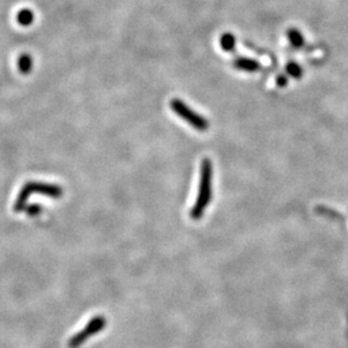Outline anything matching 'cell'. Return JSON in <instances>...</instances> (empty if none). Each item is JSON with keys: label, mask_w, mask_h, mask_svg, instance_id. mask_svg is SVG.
<instances>
[{"label": "cell", "mask_w": 348, "mask_h": 348, "mask_svg": "<svg viewBox=\"0 0 348 348\" xmlns=\"http://www.w3.org/2000/svg\"><path fill=\"white\" fill-rule=\"evenodd\" d=\"M170 108L174 113L184 119L185 122L197 131H207L209 129V121L201 116L196 112H194L192 108L183 102L181 99L175 98L170 102Z\"/></svg>", "instance_id": "3957f363"}, {"label": "cell", "mask_w": 348, "mask_h": 348, "mask_svg": "<svg viewBox=\"0 0 348 348\" xmlns=\"http://www.w3.org/2000/svg\"><path fill=\"white\" fill-rule=\"evenodd\" d=\"M33 69V59L29 54L24 53L18 58V70L22 74H29Z\"/></svg>", "instance_id": "8992f818"}, {"label": "cell", "mask_w": 348, "mask_h": 348, "mask_svg": "<svg viewBox=\"0 0 348 348\" xmlns=\"http://www.w3.org/2000/svg\"><path fill=\"white\" fill-rule=\"evenodd\" d=\"M16 20L21 26L27 27L34 22V13L31 9H22L18 12Z\"/></svg>", "instance_id": "ba28073f"}, {"label": "cell", "mask_w": 348, "mask_h": 348, "mask_svg": "<svg viewBox=\"0 0 348 348\" xmlns=\"http://www.w3.org/2000/svg\"><path fill=\"white\" fill-rule=\"evenodd\" d=\"M220 46L222 50L227 52H231L235 46V37L231 33H224L220 39Z\"/></svg>", "instance_id": "9c48e42d"}, {"label": "cell", "mask_w": 348, "mask_h": 348, "mask_svg": "<svg viewBox=\"0 0 348 348\" xmlns=\"http://www.w3.org/2000/svg\"><path fill=\"white\" fill-rule=\"evenodd\" d=\"M212 176L213 167L209 158L203 159L201 164V178L198 185V194L194 207L190 211V218L194 220L201 219L204 211L208 209L212 200Z\"/></svg>", "instance_id": "6da1fadb"}, {"label": "cell", "mask_w": 348, "mask_h": 348, "mask_svg": "<svg viewBox=\"0 0 348 348\" xmlns=\"http://www.w3.org/2000/svg\"><path fill=\"white\" fill-rule=\"evenodd\" d=\"M25 211L29 216H36V215L40 214L41 211H42V208L37 204H31V205H27V207L25 208Z\"/></svg>", "instance_id": "8fae6325"}, {"label": "cell", "mask_w": 348, "mask_h": 348, "mask_svg": "<svg viewBox=\"0 0 348 348\" xmlns=\"http://www.w3.org/2000/svg\"><path fill=\"white\" fill-rule=\"evenodd\" d=\"M232 65L237 70L246 71V72H257L260 68L259 62L249 58H237L233 60Z\"/></svg>", "instance_id": "5b68a950"}, {"label": "cell", "mask_w": 348, "mask_h": 348, "mask_svg": "<svg viewBox=\"0 0 348 348\" xmlns=\"http://www.w3.org/2000/svg\"><path fill=\"white\" fill-rule=\"evenodd\" d=\"M105 325H106V320H105L104 317L97 316L93 318V319L85 325L84 329H81L79 332H77L73 337H71V339L69 340V347L78 348L81 346L88 338H91L93 335L102 331Z\"/></svg>", "instance_id": "277c9868"}, {"label": "cell", "mask_w": 348, "mask_h": 348, "mask_svg": "<svg viewBox=\"0 0 348 348\" xmlns=\"http://www.w3.org/2000/svg\"><path fill=\"white\" fill-rule=\"evenodd\" d=\"M286 72L289 73L291 77L299 79V78H301L303 71L301 67L299 66L297 62H289L286 65Z\"/></svg>", "instance_id": "30bf717a"}, {"label": "cell", "mask_w": 348, "mask_h": 348, "mask_svg": "<svg viewBox=\"0 0 348 348\" xmlns=\"http://www.w3.org/2000/svg\"><path fill=\"white\" fill-rule=\"evenodd\" d=\"M33 193L35 194H42V195H46L51 198H60L63 195V189L58 185L46 184V183L41 182H28L23 186V188L21 189V192L18 193L16 201L14 203V211L21 212L25 209L27 207V203L29 196Z\"/></svg>", "instance_id": "7a4b0ae2"}, {"label": "cell", "mask_w": 348, "mask_h": 348, "mask_svg": "<svg viewBox=\"0 0 348 348\" xmlns=\"http://www.w3.org/2000/svg\"><path fill=\"white\" fill-rule=\"evenodd\" d=\"M287 37H289L291 46L294 48H300L304 46V39H303L301 32L297 28H290L287 31Z\"/></svg>", "instance_id": "52a82bcc"}, {"label": "cell", "mask_w": 348, "mask_h": 348, "mask_svg": "<svg viewBox=\"0 0 348 348\" xmlns=\"http://www.w3.org/2000/svg\"><path fill=\"white\" fill-rule=\"evenodd\" d=\"M287 84H289V79H287L286 76H284V74H279V76L276 77V85H278V87L283 88V87H285Z\"/></svg>", "instance_id": "7c38bea8"}]
</instances>
